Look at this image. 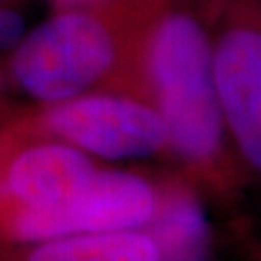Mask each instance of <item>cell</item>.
Wrapping results in <instances>:
<instances>
[{"instance_id":"9","label":"cell","mask_w":261,"mask_h":261,"mask_svg":"<svg viewBox=\"0 0 261 261\" xmlns=\"http://www.w3.org/2000/svg\"><path fill=\"white\" fill-rule=\"evenodd\" d=\"M60 10H112V8H159L167 0H50Z\"/></svg>"},{"instance_id":"2","label":"cell","mask_w":261,"mask_h":261,"mask_svg":"<svg viewBox=\"0 0 261 261\" xmlns=\"http://www.w3.org/2000/svg\"><path fill=\"white\" fill-rule=\"evenodd\" d=\"M163 8L60 10L28 31L10 56V77L45 107L97 91L143 95L141 53Z\"/></svg>"},{"instance_id":"7","label":"cell","mask_w":261,"mask_h":261,"mask_svg":"<svg viewBox=\"0 0 261 261\" xmlns=\"http://www.w3.org/2000/svg\"><path fill=\"white\" fill-rule=\"evenodd\" d=\"M161 261H213L203 196L182 174L161 182V205L147 228Z\"/></svg>"},{"instance_id":"1","label":"cell","mask_w":261,"mask_h":261,"mask_svg":"<svg viewBox=\"0 0 261 261\" xmlns=\"http://www.w3.org/2000/svg\"><path fill=\"white\" fill-rule=\"evenodd\" d=\"M143 95L163 116L168 157L211 201L232 205L250 178L232 149L213 75L211 41L197 0H167L141 53Z\"/></svg>"},{"instance_id":"3","label":"cell","mask_w":261,"mask_h":261,"mask_svg":"<svg viewBox=\"0 0 261 261\" xmlns=\"http://www.w3.org/2000/svg\"><path fill=\"white\" fill-rule=\"evenodd\" d=\"M197 6L232 149L250 182H261V0H197Z\"/></svg>"},{"instance_id":"5","label":"cell","mask_w":261,"mask_h":261,"mask_svg":"<svg viewBox=\"0 0 261 261\" xmlns=\"http://www.w3.org/2000/svg\"><path fill=\"white\" fill-rule=\"evenodd\" d=\"M161 205V182L130 170L97 168L89 182L53 209L18 211L12 234L25 242H50L68 236L143 230Z\"/></svg>"},{"instance_id":"4","label":"cell","mask_w":261,"mask_h":261,"mask_svg":"<svg viewBox=\"0 0 261 261\" xmlns=\"http://www.w3.org/2000/svg\"><path fill=\"white\" fill-rule=\"evenodd\" d=\"M39 128L89 157L138 161L168 153L163 116L140 95L97 91L45 107Z\"/></svg>"},{"instance_id":"11","label":"cell","mask_w":261,"mask_h":261,"mask_svg":"<svg viewBox=\"0 0 261 261\" xmlns=\"http://www.w3.org/2000/svg\"><path fill=\"white\" fill-rule=\"evenodd\" d=\"M244 257H246V261H261V236L248 242Z\"/></svg>"},{"instance_id":"12","label":"cell","mask_w":261,"mask_h":261,"mask_svg":"<svg viewBox=\"0 0 261 261\" xmlns=\"http://www.w3.org/2000/svg\"><path fill=\"white\" fill-rule=\"evenodd\" d=\"M4 2H6V0H0V6H2V4H4Z\"/></svg>"},{"instance_id":"6","label":"cell","mask_w":261,"mask_h":261,"mask_svg":"<svg viewBox=\"0 0 261 261\" xmlns=\"http://www.w3.org/2000/svg\"><path fill=\"white\" fill-rule=\"evenodd\" d=\"M97 168L93 157L64 141H41L14 157L4 188L18 211L53 209L74 197Z\"/></svg>"},{"instance_id":"8","label":"cell","mask_w":261,"mask_h":261,"mask_svg":"<svg viewBox=\"0 0 261 261\" xmlns=\"http://www.w3.org/2000/svg\"><path fill=\"white\" fill-rule=\"evenodd\" d=\"M28 261H161V253L147 230H118L43 242Z\"/></svg>"},{"instance_id":"10","label":"cell","mask_w":261,"mask_h":261,"mask_svg":"<svg viewBox=\"0 0 261 261\" xmlns=\"http://www.w3.org/2000/svg\"><path fill=\"white\" fill-rule=\"evenodd\" d=\"M25 35V19L21 14L0 6V50H16Z\"/></svg>"}]
</instances>
